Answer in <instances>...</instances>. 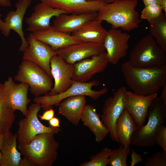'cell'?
I'll return each mask as SVG.
<instances>
[{
  "mask_svg": "<svg viewBox=\"0 0 166 166\" xmlns=\"http://www.w3.org/2000/svg\"><path fill=\"white\" fill-rule=\"evenodd\" d=\"M136 129L134 120L125 108L115 124V131L118 143L124 147L130 146L132 137Z\"/></svg>",
  "mask_w": 166,
  "mask_h": 166,
  "instance_id": "obj_26",
  "label": "cell"
},
{
  "mask_svg": "<svg viewBox=\"0 0 166 166\" xmlns=\"http://www.w3.org/2000/svg\"><path fill=\"white\" fill-rule=\"evenodd\" d=\"M127 91L125 86H121L114 92L113 96L108 97L105 101L100 116L102 123L109 130L110 138L118 143L115 131V124L125 109L124 99Z\"/></svg>",
  "mask_w": 166,
  "mask_h": 166,
  "instance_id": "obj_9",
  "label": "cell"
},
{
  "mask_svg": "<svg viewBox=\"0 0 166 166\" xmlns=\"http://www.w3.org/2000/svg\"><path fill=\"white\" fill-rule=\"evenodd\" d=\"M158 93L144 95L127 91L124 99L125 108L134 120L137 127L144 125L149 108Z\"/></svg>",
  "mask_w": 166,
  "mask_h": 166,
  "instance_id": "obj_15",
  "label": "cell"
},
{
  "mask_svg": "<svg viewBox=\"0 0 166 166\" xmlns=\"http://www.w3.org/2000/svg\"><path fill=\"white\" fill-rule=\"evenodd\" d=\"M33 10L31 15L25 19L28 25L26 30L31 33L49 28L51 26L50 21L52 17L63 13L68 14L65 10L53 8L42 2L36 5Z\"/></svg>",
  "mask_w": 166,
  "mask_h": 166,
  "instance_id": "obj_17",
  "label": "cell"
},
{
  "mask_svg": "<svg viewBox=\"0 0 166 166\" xmlns=\"http://www.w3.org/2000/svg\"><path fill=\"white\" fill-rule=\"evenodd\" d=\"M130 37L119 29L111 28L107 31L103 44L109 63L116 65L126 55Z\"/></svg>",
  "mask_w": 166,
  "mask_h": 166,
  "instance_id": "obj_13",
  "label": "cell"
},
{
  "mask_svg": "<svg viewBox=\"0 0 166 166\" xmlns=\"http://www.w3.org/2000/svg\"><path fill=\"white\" fill-rule=\"evenodd\" d=\"M137 4V0H115L100 8L96 18L106 21L111 28L130 32L138 27L141 22L136 10Z\"/></svg>",
  "mask_w": 166,
  "mask_h": 166,
  "instance_id": "obj_2",
  "label": "cell"
},
{
  "mask_svg": "<svg viewBox=\"0 0 166 166\" xmlns=\"http://www.w3.org/2000/svg\"><path fill=\"white\" fill-rule=\"evenodd\" d=\"M28 46L24 52L22 59L33 62L43 69L52 78L50 67L52 57L56 52L47 44L34 38L31 33L27 38Z\"/></svg>",
  "mask_w": 166,
  "mask_h": 166,
  "instance_id": "obj_11",
  "label": "cell"
},
{
  "mask_svg": "<svg viewBox=\"0 0 166 166\" xmlns=\"http://www.w3.org/2000/svg\"><path fill=\"white\" fill-rule=\"evenodd\" d=\"M142 1L145 6L153 3H156L160 5V0H142Z\"/></svg>",
  "mask_w": 166,
  "mask_h": 166,
  "instance_id": "obj_39",
  "label": "cell"
},
{
  "mask_svg": "<svg viewBox=\"0 0 166 166\" xmlns=\"http://www.w3.org/2000/svg\"><path fill=\"white\" fill-rule=\"evenodd\" d=\"M144 164L145 166H166V153L162 150L151 157L148 156Z\"/></svg>",
  "mask_w": 166,
  "mask_h": 166,
  "instance_id": "obj_32",
  "label": "cell"
},
{
  "mask_svg": "<svg viewBox=\"0 0 166 166\" xmlns=\"http://www.w3.org/2000/svg\"><path fill=\"white\" fill-rule=\"evenodd\" d=\"M112 149L108 147L104 148L100 152L91 156L89 160L80 164L81 166H107Z\"/></svg>",
  "mask_w": 166,
  "mask_h": 166,
  "instance_id": "obj_30",
  "label": "cell"
},
{
  "mask_svg": "<svg viewBox=\"0 0 166 166\" xmlns=\"http://www.w3.org/2000/svg\"><path fill=\"white\" fill-rule=\"evenodd\" d=\"M102 22L96 18L90 20L72 35L81 42L103 43L107 30Z\"/></svg>",
  "mask_w": 166,
  "mask_h": 166,
  "instance_id": "obj_23",
  "label": "cell"
},
{
  "mask_svg": "<svg viewBox=\"0 0 166 166\" xmlns=\"http://www.w3.org/2000/svg\"><path fill=\"white\" fill-rule=\"evenodd\" d=\"M41 108L39 103L32 104L28 109L25 117L18 121L17 132L18 145L28 144L36 136L40 134L51 133L55 135L61 131L59 128L46 126L40 121L38 113Z\"/></svg>",
  "mask_w": 166,
  "mask_h": 166,
  "instance_id": "obj_8",
  "label": "cell"
},
{
  "mask_svg": "<svg viewBox=\"0 0 166 166\" xmlns=\"http://www.w3.org/2000/svg\"><path fill=\"white\" fill-rule=\"evenodd\" d=\"M100 83L96 80L89 82H80L73 80L71 86L62 93L54 95H44L35 97L33 99L35 103H39L42 108L46 110L53 106H59L60 102L65 98L72 96L82 95L96 100L108 91L106 87L99 90H93V87L98 86Z\"/></svg>",
  "mask_w": 166,
  "mask_h": 166,
  "instance_id": "obj_7",
  "label": "cell"
},
{
  "mask_svg": "<svg viewBox=\"0 0 166 166\" xmlns=\"http://www.w3.org/2000/svg\"><path fill=\"white\" fill-rule=\"evenodd\" d=\"M24 156L20 161L19 166H34L33 163L27 157Z\"/></svg>",
  "mask_w": 166,
  "mask_h": 166,
  "instance_id": "obj_36",
  "label": "cell"
},
{
  "mask_svg": "<svg viewBox=\"0 0 166 166\" xmlns=\"http://www.w3.org/2000/svg\"><path fill=\"white\" fill-rule=\"evenodd\" d=\"M8 100L15 110H18L26 116L27 106L31 100L28 97L30 86L26 83H16L12 77H9L3 83Z\"/></svg>",
  "mask_w": 166,
  "mask_h": 166,
  "instance_id": "obj_19",
  "label": "cell"
},
{
  "mask_svg": "<svg viewBox=\"0 0 166 166\" xmlns=\"http://www.w3.org/2000/svg\"><path fill=\"white\" fill-rule=\"evenodd\" d=\"M126 84L132 92L144 95L158 93L166 84V64L146 68H136L128 61L121 65Z\"/></svg>",
  "mask_w": 166,
  "mask_h": 166,
  "instance_id": "obj_1",
  "label": "cell"
},
{
  "mask_svg": "<svg viewBox=\"0 0 166 166\" xmlns=\"http://www.w3.org/2000/svg\"><path fill=\"white\" fill-rule=\"evenodd\" d=\"M52 78L42 68L27 60H23L19 67L14 80L27 83L29 91L35 97L45 95L53 87Z\"/></svg>",
  "mask_w": 166,
  "mask_h": 166,
  "instance_id": "obj_6",
  "label": "cell"
},
{
  "mask_svg": "<svg viewBox=\"0 0 166 166\" xmlns=\"http://www.w3.org/2000/svg\"><path fill=\"white\" fill-rule=\"evenodd\" d=\"M32 3V0H18L15 4V10H11L7 14L4 21L1 19L0 14V30L6 37L8 36L11 30H13L20 36L22 44L19 51L24 52L28 45L25 37L22 28L23 21L28 8Z\"/></svg>",
  "mask_w": 166,
  "mask_h": 166,
  "instance_id": "obj_10",
  "label": "cell"
},
{
  "mask_svg": "<svg viewBox=\"0 0 166 166\" xmlns=\"http://www.w3.org/2000/svg\"><path fill=\"white\" fill-rule=\"evenodd\" d=\"M100 117L95 109L91 105L87 104L85 107L81 119L84 125L94 134L98 143L102 141L109 134Z\"/></svg>",
  "mask_w": 166,
  "mask_h": 166,
  "instance_id": "obj_24",
  "label": "cell"
},
{
  "mask_svg": "<svg viewBox=\"0 0 166 166\" xmlns=\"http://www.w3.org/2000/svg\"><path fill=\"white\" fill-rule=\"evenodd\" d=\"M54 112L52 108L45 110L42 115H39L41 120L49 121L54 117Z\"/></svg>",
  "mask_w": 166,
  "mask_h": 166,
  "instance_id": "obj_35",
  "label": "cell"
},
{
  "mask_svg": "<svg viewBox=\"0 0 166 166\" xmlns=\"http://www.w3.org/2000/svg\"><path fill=\"white\" fill-rule=\"evenodd\" d=\"M85 95H79L67 97L59 105V113L65 117L72 124L77 125L81 121L85 107L86 98Z\"/></svg>",
  "mask_w": 166,
  "mask_h": 166,
  "instance_id": "obj_22",
  "label": "cell"
},
{
  "mask_svg": "<svg viewBox=\"0 0 166 166\" xmlns=\"http://www.w3.org/2000/svg\"><path fill=\"white\" fill-rule=\"evenodd\" d=\"M31 33L34 38L49 45L55 51L59 49L81 42L74 36L60 31L53 26L45 30Z\"/></svg>",
  "mask_w": 166,
  "mask_h": 166,
  "instance_id": "obj_20",
  "label": "cell"
},
{
  "mask_svg": "<svg viewBox=\"0 0 166 166\" xmlns=\"http://www.w3.org/2000/svg\"><path fill=\"white\" fill-rule=\"evenodd\" d=\"M50 67L54 84L45 95H54L62 93L72 85L73 81L74 65L66 63L56 54L50 60Z\"/></svg>",
  "mask_w": 166,
  "mask_h": 166,
  "instance_id": "obj_12",
  "label": "cell"
},
{
  "mask_svg": "<svg viewBox=\"0 0 166 166\" xmlns=\"http://www.w3.org/2000/svg\"><path fill=\"white\" fill-rule=\"evenodd\" d=\"M4 135L0 134V165L1 163L2 158V155L1 150Z\"/></svg>",
  "mask_w": 166,
  "mask_h": 166,
  "instance_id": "obj_41",
  "label": "cell"
},
{
  "mask_svg": "<svg viewBox=\"0 0 166 166\" xmlns=\"http://www.w3.org/2000/svg\"><path fill=\"white\" fill-rule=\"evenodd\" d=\"M166 53L149 34L135 45L130 53L129 64L136 68H146L166 64Z\"/></svg>",
  "mask_w": 166,
  "mask_h": 166,
  "instance_id": "obj_5",
  "label": "cell"
},
{
  "mask_svg": "<svg viewBox=\"0 0 166 166\" xmlns=\"http://www.w3.org/2000/svg\"><path fill=\"white\" fill-rule=\"evenodd\" d=\"M154 140L156 144H158L166 153V127L163 124L157 132Z\"/></svg>",
  "mask_w": 166,
  "mask_h": 166,
  "instance_id": "obj_33",
  "label": "cell"
},
{
  "mask_svg": "<svg viewBox=\"0 0 166 166\" xmlns=\"http://www.w3.org/2000/svg\"><path fill=\"white\" fill-rule=\"evenodd\" d=\"M109 61L105 51L78 61L74 65L73 80L85 82L95 74L104 71Z\"/></svg>",
  "mask_w": 166,
  "mask_h": 166,
  "instance_id": "obj_14",
  "label": "cell"
},
{
  "mask_svg": "<svg viewBox=\"0 0 166 166\" xmlns=\"http://www.w3.org/2000/svg\"><path fill=\"white\" fill-rule=\"evenodd\" d=\"M162 88L160 96V97L166 105V84L162 87Z\"/></svg>",
  "mask_w": 166,
  "mask_h": 166,
  "instance_id": "obj_38",
  "label": "cell"
},
{
  "mask_svg": "<svg viewBox=\"0 0 166 166\" xmlns=\"http://www.w3.org/2000/svg\"><path fill=\"white\" fill-rule=\"evenodd\" d=\"M148 22L150 35L166 53V14L162 13L157 17Z\"/></svg>",
  "mask_w": 166,
  "mask_h": 166,
  "instance_id": "obj_28",
  "label": "cell"
},
{
  "mask_svg": "<svg viewBox=\"0 0 166 166\" xmlns=\"http://www.w3.org/2000/svg\"><path fill=\"white\" fill-rule=\"evenodd\" d=\"M51 7L65 10L68 14H79L97 12L107 4L103 0H40Z\"/></svg>",
  "mask_w": 166,
  "mask_h": 166,
  "instance_id": "obj_18",
  "label": "cell"
},
{
  "mask_svg": "<svg viewBox=\"0 0 166 166\" xmlns=\"http://www.w3.org/2000/svg\"><path fill=\"white\" fill-rule=\"evenodd\" d=\"M131 150L132 151L131 161L130 162L131 166H134L136 164L143 161V160L141 157L142 155L137 154L132 149H131Z\"/></svg>",
  "mask_w": 166,
  "mask_h": 166,
  "instance_id": "obj_34",
  "label": "cell"
},
{
  "mask_svg": "<svg viewBox=\"0 0 166 166\" xmlns=\"http://www.w3.org/2000/svg\"><path fill=\"white\" fill-rule=\"evenodd\" d=\"M17 132L13 134L9 130L4 133L0 166H19L22 154L17 149Z\"/></svg>",
  "mask_w": 166,
  "mask_h": 166,
  "instance_id": "obj_25",
  "label": "cell"
},
{
  "mask_svg": "<svg viewBox=\"0 0 166 166\" xmlns=\"http://www.w3.org/2000/svg\"><path fill=\"white\" fill-rule=\"evenodd\" d=\"M88 1H91L94 0H86ZM107 3H111L114 1L115 0H103Z\"/></svg>",
  "mask_w": 166,
  "mask_h": 166,
  "instance_id": "obj_43",
  "label": "cell"
},
{
  "mask_svg": "<svg viewBox=\"0 0 166 166\" xmlns=\"http://www.w3.org/2000/svg\"><path fill=\"white\" fill-rule=\"evenodd\" d=\"M54 135L51 133L38 134L28 144L18 145V148L34 166H52L57 159L60 146Z\"/></svg>",
  "mask_w": 166,
  "mask_h": 166,
  "instance_id": "obj_3",
  "label": "cell"
},
{
  "mask_svg": "<svg viewBox=\"0 0 166 166\" xmlns=\"http://www.w3.org/2000/svg\"><path fill=\"white\" fill-rule=\"evenodd\" d=\"M105 51L103 43L81 42L59 49L56 52L66 63L74 64Z\"/></svg>",
  "mask_w": 166,
  "mask_h": 166,
  "instance_id": "obj_16",
  "label": "cell"
},
{
  "mask_svg": "<svg viewBox=\"0 0 166 166\" xmlns=\"http://www.w3.org/2000/svg\"><path fill=\"white\" fill-rule=\"evenodd\" d=\"M69 14L63 13L55 17L53 26L56 30L67 34L73 33L87 22L96 18L97 12Z\"/></svg>",
  "mask_w": 166,
  "mask_h": 166,
  "instance_id": "obj_21",
  "label": "cell"
},
{
  "mask_svg": "<svg viewBox=\"0 0 166 166\" xmlns=\"http://www.w3.org/2000/svg\"><path fill=\"white\" fill-rule=\"evenodd\" d=\"M130 146L124 147L120 145L117 149L112 150L109 159V166H127V159L130 153Z\"/></svg>",
  "mask_w": 166,
  "mask_h": 166,
  "instance_id": "obj_29",
  "label": "cell"
},
{
  "mask_svg": "<svg viewBox=\"0 0 166 166\" xmlns=\"http://www.w3.org/2000/svg\"><path fill=\"white\" fill-rule=\"evenodd\" d=\"M15 110L9 102L3 84L0 83V134L10 130L15 118Z\"/></svg>",
  "mask_w": 166,
  "mask_h": 166,
  "instance_id": "obj_27",
  "label": "cell"
},
{
  "mask_svg": "<svg viewBox=\"0 0 166 166\" xmlns=\"http://www.w3.org/2000/svg\"><path fill=\"white\" fill-rule=\"evenodd\" d=\"M163 10L160 4H149L145 6L141 11L140 18L148 21L159 16L162 13Z\"/></svg>",
  "mask_w": 166,
  "mask_h": 166,
  "instance_id": "obj_31",
  "label": "cell"
},
{
  "mask_svg": "<svg viewBox=\"0 0 166 166\" xmlns=\"http://www.w3.org/2000/svg\"><path fill=\"white\" fill-rule=\"evenodd\" d=\"M148 119L145 125L137 127L131 138V144L140 147H151L156 144L155 135L166 119V105L160 97L152 101L148 109Z\"/></svg>",
  "mask_w": 166,
  "mask_h": 166,
  "instance_id": "obj_4",
  "label": "cell"
},
{
  "mask_svg": "<svg viewBox=\"0 0 166 166\" xmlns=\"http://www.w3.org/2000/svg\"><path fill=\"white\" fill-rule=\"evenodd\" d=\"M0 5L5 7L12 6L10 0H0Z\"/></svg>",
  "mask_w": 166,
  "mask_h": 166,
  "instance_id": "obj_40",
  "label": "cell"
},
{
  "mask_svg": "<svg viewBox=\"0 0 166 166\" xmlns=\"http://www.w3.org/2000/svg\"><path fill=\"white\" fill-rule=\"evenodd\" d=\"M49 121L50 126L54 128L60 127V120L58 118L54 117Z\"/></svg>",
  "mask_w": 166,
  "mask_h": 166,
  "instance_id": "obj_37",
  "label": "cell"
},
{
  "mask_svg": "<svg viewBox=\"0 0 166 166\" xmlns=\"http://www.w3.org/2000/svg\"><path fill=\"white\" fill-rule=\"evenodd\" d=\"M160 5L166 14V0H160Z\"/></svg>",
  "mask_w": 166,
  "mask_h": 166,
  "instance_id": "obj_42",
  "label": "cell"
}]
</instances>
